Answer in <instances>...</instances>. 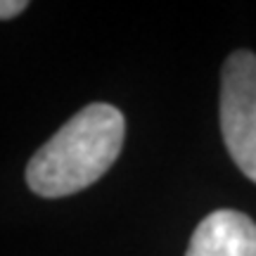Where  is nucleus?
Segmentation results:
<instances>
[{
    "mask_svg": "<svg viewBox=\"0 0 256 256\" xmlns=\"http://www.w3.org/2000/svg\"><path fill=\"white\" fill-rule=\"evenodd\" d=\"M124 136L126 121L116 107L107 102L83 107L31 156L28 188L48 200L86 190L116 162Z\"/></svg>",
    "mask_w": 256,
    "mask_h": 256,
    "instance_id": "1",
    "label": "nucleus"
},
{
    "mask_svg": "<svg viewBox=\"0 0 256 256\" xmlns=\"http://www.w3.org/2000/svg\"><path fill=\"white\" fill-rule=\"evenodd\" d=\"M220 130L232 162L256 183V55L238 50L220 74Z\"/></svg>",
    "mask_w": 256,
    "mask_h": 256,
    "instance_id": "2",
    "label": "nucleus"
},
{
    "mask_svg": "<svg viewBox=\"0 0 256 256\" xmlns=\"http://www.w3.org/2000/svg\"><path fill=\"white\" fill-rule=\"evenodd\" d=\"M185 256H256V223L232 209L214 211L194 228Z\"/></svg>",
    "mask_w": 256,
    "mask_h": 256,
    "instance_id": "3",
    "label": "nucleus"
},
{
    "mask_svg": "<svg viewBox=\"0 0 256 256\" xmlns=\"http://www.w3.org/2000/svg\"><path fill=\"white\" fill-rule=\"evenodd\" d=\"M28 8L24 0H0V19H12Z\"/></svg>",
    "mask_w": 256,
    "mask_h": 256,
    "instance_id": "4",
    "label": "nucleus"
}]
</instances>
